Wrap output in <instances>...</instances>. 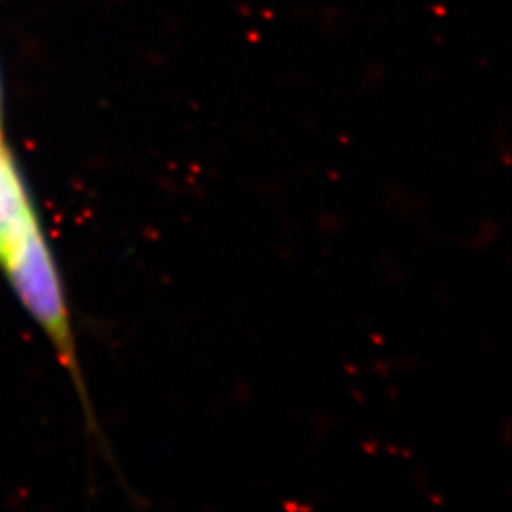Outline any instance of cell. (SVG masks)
<instances>
[{"label":"cell","instance_id":"1","mask_svg":"<svg viewBox=\"0 0 512 512\" xmlns=\"http://www.w3.org/2000/svg\"><path fill=\"white\" fill-rule=\"evenodd\" d=\"M2 266L12 279V285L35 315L38 323L54 340L55 348L63 363L71 368L74 380L80 384L78 363L74 357L73 334L69 325V311L65 306V296L57 277L54 260L40 230L33 226L18 247L2 260Z\"/></svg>","mask_w":512,"mask_h":512},{"label":"cell","instance_id":"2","mask_svg":"<svg viewBox=\"0 0 512 512\" xmlns=\"http://www.w3.org/2000/svg\"><path fill=\"white\" fill-rule=\"evenodd\" d=\"M33 226H37V219L27 202L18 171L8 154H4L0 158V264Z\"/></svg>","mask_w":512,"mask_h":512}]
</instances>
